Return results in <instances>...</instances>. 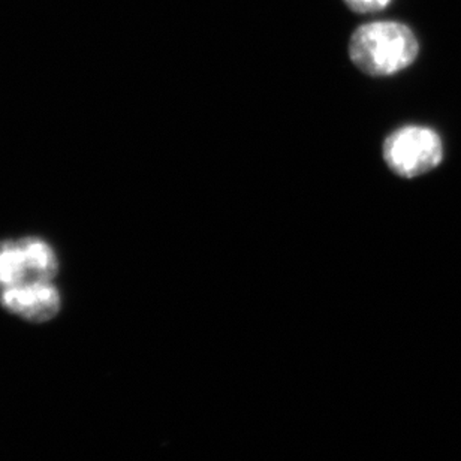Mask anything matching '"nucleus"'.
Segmentation results:
<instances>
[{"label":"nucleus","mask_w":461,"mask_h":461,"mask_svg":"<svg viewBox=\"0 0 461 461\" xmlns=\"http://www.w3.org/2000/svg\"><path fill=\"white\" fill-rule=\"evenodd\" d=\"M418 53L417 38L402 23H368L350 36V60L370 77L394 76L404 71L415 62Z\"/></svg>","instance_id":"f257e3e1"},{"label":"nucleus","mask_w":461,"mask_h":461,"mask_svg":"<svg viewBox=\"0 0 461 461\" xmlns=\"http://www.w3.org/2000/svg\"><path fill=\"white\" fill-rule=\"evenodd\" d=\"M59 259L53 246L40 237L0 241V293L24 285L53 282Z\"/></svg>","instance_id":"f03ea898"},{"label":"nucleus","mask_w":461,"mask_h":461,"mask_svg":"<svg viewBox=\"0 0 461 461\" xmlns=\"http://www.w3.org/2000/svg\"><path fill=\"white\" fill-rule=\"evenodd\" d=\"M382 155L386 167L400 177H420L444 159L439 135L426 126H403L386 137Z\"/></svg>","instance_id":"7ed1b4c3"},{"label":"nucleus","mask_w":461,"mask_h":461,"mask_svg":"<svg viewBox=\"0 0 461 461\" xmlns=\"http://www.w3.org/2000/svg\"><path fill=\"white\" fill-rule=\"evenodd\" d=\"M0 304L22 320L47 322L58 315L62 298L53 282H42L2 291Z\"/></svg>","instance_id":"20e7f679"},{"label":"nucleus","mask_w":461,"mask_h":461,"mask_svg":"<svg viewBox=\"0 0 461 461\" xmlns=\"http://www.w3.org/2000/svg\"><path fill=\"white\" fill-rule=\"evenodd\" d=\"M391 0H345V4L349 6L354 13L372 14L379 13L385 9Z\"/></svg>","instance_id":"39448f33"}]
</instances>
